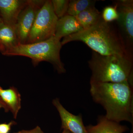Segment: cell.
Returning a JSON list of instances; mask_svg holds the SVG:
<instances>
[{
	"mask_svg": "<svg viewBox=\"0 0 133 133\" xmlns=\"http://www.w3.org/2000/svg\"><path fill=\"white\" fill-rule=\"evenodd\" d=\"M90 83L93 100L104 108L107 118L118 123L127 121L133 125V85L128 82Z\"/></svg>",
	"mask_w": 133,
	"mask_h": 133,
	"instance_id": "6da1fadb",
	"label": "cell"
},
{
	"mask_svg": "<svg viewBox=\"0 0 133 133\" xmlns=\"http://www.w3.org/2000/svg\"><path fill=\"white\" fill-rule=\"evenodd\" d=\"M75 41L83 42L94 51L103 56H132L119 32L102 17L90 28L64 37L61 43L63 46Z\"/></svg>",
	"mask_w": 133,
	"mask_h": 133,
	"instance_id": "7a4b0ae2",
	"label": "cell"
},
{
	"mask_svg": "<svg viewBox=\"0 0 133 133\" xmlns=\"http://www.w3.org/2000/svg\"><path fill=\"white\" fill-rule=\"evenodd\" d=\"M88 64L92 71L90 82L133 85L132 56H103L93 51Z\"/></svg>",
	"mask_w": 133,
	"mask_h": 133,
	"instance_id": "3957f363",
	"label": "cell"
},
{
	"mask_svg": "<svg viewBox=\"0 0 133 133\" xmlns=\"http://www.w3.org/2000/svg\"><path fill=\"white\" fill-rule=\"evenodd\" d=\"M60 40L55 36L46 41L33 43L19 44L12 48L5 56H19L31 58L34 65L42 62L50 63L59 73L66 71L60 59L62 47Z\"/></svg>",
	"mask_w": 133,
	"mask_h": 133,
	"instance_id": "277c9868",
	"label": "cell"
},
{
	"mask_svg": "<svg viewBox=\"0 0 133 133\" xmlns=\"http://www.w3.org/2000/svg\"><path fill=\"white\" fill-rule=\"evenodd\" d=\"M58 19L51 1H45L37 15L26 44L39 42L54 36Z\"/></svg>",
	"mask_w": 133,
	"mask_h": 133,
	"instance_id": "5b68a950",
	"label": "cell"
},
{
	"mask_svg": "<svg viewBox=\"0 0 133 133\" xmlns=\"http://www.w3.org/2000/svg\"><path fill=\"white\" fill-rule=\"evenodd\" d=\"M45 2L43 0H27L25 6L18 17L15 27L20 44L26 43L37 15Z\"/></svg>",
	"mask_w": 133,
	"mask_h": 133,
	"instance_id": "8992f818",
	"label": "cell"
},
{
	"mask_svg": "<svg viewBox=\"0 0 133 133\" xmlns=\"http://www.w3.org/2000/svg\"><path fill=\"white\" fill-rule=\"evenodd\" d=\"M115 5L119 15L118 19L117 20L118 23L125 36L127 41L131 45L133 39V1H118Z\"/></svg>",
	"mask_w": 133,
	"mask_h": 133,
	"instance_id": "52a82bcc",
	"label": "cell"
},
{
	"mask_svg": "<svg viewBox=\"0 0 133 133\" xmlns=\"http://www.w3.org/2000/svg\"><path fill=\"white\" fill-rule=\"evenodd\" d=\"M52 103L59 113L62 129L72 133H88L83 124L81 114L76 115L70 113L62 105L58 98L53 99Z\"/></svg>",
	"mask_w": 133,
	"mask_h": 133,
	"instance_id": "ba28073f",
	"label": "cell"
},
{
	"mask_svg": "<svg viewBox=\"0 0 133 133\" xmlns=\"http://www.w3.org/2000/svg\"><path fill=\"white\" fill-rule=\"evenodd\" d=\"M27 1L0 0V15L3 22L15 29L18 17Z\"/></svg>",
	"mask_w": 133,
	"mask_h": 133,
	"instance_id": "9c48e42d",
	"label": "cell"
},
{
	"mask_svg": "<svg viewBox=\"0 0 133 133\" xmlns=\"http://www.w3.org/2000/svg\"><path fill=\"white\" fill-rule=\"evenodd\" d=\"M83 30L75 17L66 14L58 19L54 36L61 40L62 38Z\"/></svg>",
	"mask_w": 133,
	"mask_h": 133,
	"instance_id": "30bf717a",
	"label": "cell"
},
{
	"mask_svg": "<svg viewBox=\"0 0 133 133\" xmlns=\"http://www.w3.org/2000/svg\"><path fill=\"white\" fill-rule=\"evenodd\" d=\"M95 125L85 127L88 133H124L129 130L127 126L110 120L105 116H99Z\"/></svg>",
	"mask_w": 133,
	"mask_h": 133,
	"instance_id": "8fae6325",
	"label": "cell"
},
{
	"mask_svg": "<svg viewBox=\"0 0 133 133\" xmlns=\"http://www.w3.org/2000/svg\"><path fill=\"white\" fill-rule=\"evenodd\" d=\"M20 44L14 28L0 22V51L3 55Z\"/></svg>",
	"mask_w": 133,
	"mask_h": 133,
	"instance_id": "7c38bea8",
	"label": "cell"
},
{
	"mask_svg": "<svg viewBox=\"0 0 133 133\" xmlns=\"http://www.w3.org/2000/svg\"><path fill=\"white\" fill-rule=\"evenodd\" d=\"M0 98L7 108L16 119L21 108V95L16 88L14 87L0 90Z\"/></svg>",
	"mask_w": 133,
	"mask_h": 133,
	"instance_id": "4fadbf2b",
	"label": "cell"
},
{
	"mask_svg": "<svg viewBox=\"0 0 133 133\" xmlns=\"http://www.w3.org/2000/svg\"><path fill=\"white\" fill-rule=\"evenodd\" d=\"M84 30L95 25L101 18L100 12L94 6L88 8L75 16Z\"/></svg>",
	"mask_w": 133,
	"mask_h": 133,
	"instance_id": "5bb4252c",
	"label": "cell"
},
{
	"mask_svg": "<svg viewBox=\"0 0 133 133\" xmlns=\"http://www.w3.org/2000/svg\"><path fill=\"white\" fill-rule=\"evenodd\" d=\"M95 1L90 0H72L69 1L66 14L76 16L88 8L94 6Z\"/></svg>",
	"mask_w": 133,
	"mask_h": 133,
	"instance_id": "9a60e30c",
	"label": "cell"
},
{
	"mask_svg": "<svg viewBox=\"0 0 133 133\" xmlns=\"http://www.w3.org/2000/svg\"><path fill=\"white\" fill-rule=\"evenodd\" d=\"M51 1L54 12L58 19L66 15L69 1L52 0Z\"/></svg>",
	"mask_w": 133,
	"mask_h": 133,
	"instance_id": "2e32d148",
	"label": "cell"
},
{
	"mask_svg": "<svg viewBox=\"0 0 133 133\" xmlns=\"http://www.w3.org/2000/svg\"><path fill=\"white\" fill-rule=\"evenodd\" d=\"M101 15L102 19L107 22L110 23L117 21L119 15L116 5L115 4L114 6L105 7L103 9Z\"/></svg>",
	"mask_w": 133,
	"mask_h": 133,
	"instance_id": "e0dca14e",
	"label": "cell"
},
{
	"mask_svg": "<svg viewBox=\"0 0 133 133\" xmlns=\"http://www.w3.org/2000/svg\"><path fill=\"white\" fill-rule=\"evenodd\" d=\"M14 121H12L9 123L0 124V133H9L11 129V127L15 124Z\"/></svg>",
	"mask_w": 133,
	"mask_h": 133,
	"instance_id": "ac0fdd59",
	"label": "cell"
},
{
	"mask_svg": "<svg viewBox=\"0 0 133 133\" xmlns=\"http://www.w3.org/2000/svg\"><path fill=\"white\" fill-rule=\"evenodd\" d=\"M18 133H44L40 127L37 126L35 128L30 130H22L18 132Z\"/></svg>",
	"mask_w": 133,
	"mask_h": 133,
	"instance_id": "d6986e66",
	"label": "cell"
},
{
	"mask_svg": "<svg viewBox=\"0 0 133 133\" xmlns=\"http://www.w3.org/2000/svg\"><path fill=\"white\" fill-rule=\"evenodd\" d=\"M2 108H4V109L5 110V111L6 112L8 111L7 108L6 107V106H5V104L3 103L1 99L0 98V109Z\"/></svg>",
	"mask_w": 133,
	"mask_h": 133,
	"instance_id": "ffe728a7",
	"label": "cell"
},
{
	"mask_svg": "<svg viewBox=\"0 0 133 133\" xmlns=\"http://www.w3.org/2000/svg\"><path fill=\"white\" fill-rule=\"evenodd\" d=\"M62 133H72L71 132H70L68 130H66V129H64L63 132Z\"/></svg>",
	"mask_w": 133,
	"mask_h": 133,
	"instance_id": "44dd1931",
	"label": "cell"
},
{
	"mask_svg": "<svg viewBox=\"0 0 133 133\" xmlns=\"http://www.w3.org/2000/svg\"><path fill=\"white\" fill-rule=\"evenodd\" d=\"M2 22V21L1 18V15H0V22Z\"/></svg>",
	"mask_w": 133,
	"mask_h": 133,
	"instance_id": "7402d4cb",
	"label": "cell"
},
{
	"mask_svg": "<svg viewBox=\"0 0 133 133\" xmlns=\"http://www.w3.org/2000/svg\"><path fill=\"white\" fill-rule=\"evenodd\" d=\"M2 89V88L1 87H0V90H1Z\"/></svg>",
	"mask_w": 133,
	"mask_h": 133,
	"instance_id": "603a6c76",
	"label": "cell"
},
{
	"mask_svg": "<svg viewBox=\"0 0 133 133\" xmlns=\"http://www.w3.org/2000/svg\"><path fill=\"white\" fill-rule=\"evenodd\" d=\"M18 133V132H17V133Z\"/></svg>",
	"mask_w": 133,
	"mask_h": 133,
	"instance_id": "cb8c5ba5",
	"label": "cell"
}]
</instances>
